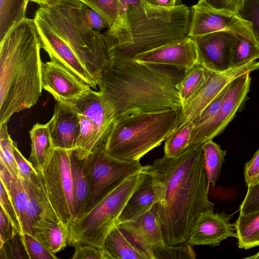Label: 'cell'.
I'll list each match as a JSON object with an SVG mask.
<instances>
[{"instance_id":"cell-18","label":"cell","mask_w":259,"mask_h":259,"mask_svg":"<svg viewBox=\"0 0 259 259\" xmlns=\"http://www.w3.org/2000/svg\"><path fill=\"white\" fill-rule=\"evenodd\" d=\"M72 105L78 112L87 116L97 124L103 147L117 118L112 105L102 93L92 89Z\"/></svg>"},{"instance_id":"cell-51","label":"cell","mask_w":259,"mask_h":259,"mask_svg":"<svg viewBox=\"0 0 259 259\" xmlns=\"http://www.w3.org/2000/svg\"><path fill=\"white\" fill-rule=\"evenodd\" d=\"M117 1L119 7L120 20L128 10L138 7L142 3V0H117Z\"/></svg>"},{"instance_id":"cell-3","label":"cell","mask_w":259,"mask_h":259,"mask_svg":"<svg viewBox=\"0 0 259 259\" xmlns=\"http://www.w3.org/2000/svg\"><path fill=\"white\" fill-rule=\"evenodd\" d=\"M39 34L25 17L0 41V126L36 104L42 90Z\"/></svg>"},{"instance_id":"cell-54","label":"cell","mask_w":259,"mask_h":259,"mask_svg":"<svg viewBox=\"0 0 259 259\" xmlns=\"http://www.w3.org/2000/svg\"><path fill=\"white\" fill-rule=\"evenodd\" d=\"M78 1L81 2H82L83 3L84 0H78Z\"/></svg>"},{"instance_id":"cell-19","label":"cell","mask_w":259,"mask_h":259,"mask_svg":"<svg viewBox=\"0 0 259 259\" xmlns=\"http://www.w3.org/2000/svg\"><path fill=\"white\" fill-rule=\"evenodd\" d=\"M55 148L74 149L80 124L73 105L56 101L53 115L48 122Z\"/></svg>"},{"instance_id":"cell-52","label":"cell","mask_w":259,"mask_h":259,"mask_svg":"<svg viewBox=\"0 0 259 259\" xmlns=\"http://www.w3.org/2000/svg\"><path fill=\"white\" fill-rule=\"evenodd\" d=\"M55 0H28V2H33L40 6L46 5Z\"/></svg>"},{"instance_id":"cell-8","label":"cell","mask_w":259,"mask_h":259,"mask_svg":"<svg viewBox=\"0 0 259 259\" xmlns=\"http://www.w3.org/2000/svg\"><path fill=\"white\" fill-rule=\"evenodd\" d=\"M74 149L55 148L40 174L50 202L67 229L74 219L71 157Z\"/></svg>"},{"instance_id":"cell-47","label":"cell","mask_w":259,"mask_h":259,"mask_svg":"<svg viewBox=\"0 0 259 259\" xmlns=\"http://www.w3.org/2000/svg\"><path fill=\"white\" fill-rule=\"evenodd\" d=\"M244 179L247 186L259 182V149L247 162L244 168Z\"/></svg>"},{"instance_id":"cell-2","label":"cell","mask_w":259,"mask_h":259,"mask_svg":"<svg viewBox=\"0 0 259 259\" xmlns=\"http://www.w3.org/2000/svg\"><path fill=\"white\" fill-rule=\"evenodd\" d=\"M185 71L175 67L132 60L104 70L99 91L117 117L167 109L182 111L178 84Z\"/></svg>"},{"instance_id":"cell-6","label":"cell","mask_w":259,"mask_h":259,"mask_svg":"<svg viewBox=\"0 0 259 259\" xmlns=\"http://www.w3.org/2000/svg\"><path fill=\"white\" fill-rule=\"evenodd\" d=\"M181 112L171 109L117 117L103 147L118 159L140 161L175 131Z\"/></svg>"},{"instance_id":"cell-53","label":"cell","mask_w":259,"mask_h":259,"mask_svg":"<svg viewBox=\"0 0 259 259\" xmlns=\"http://www.w3.org/2000/svg\"><path fill=\"white\" fill-rule=\"evenodd\" d=\"M245 258H250V259H259V251L255 254L250 256L248 257H246Z\"/></svg>"},{"instance_id":"cell-43","label":"cell","mask_w":259,"mask_h":259,"mask_svg":"<svg viewBox=\"0 0 259 259\" xmlns=\"http://www.w3.org/2000/svg\"><path fill=\"white\" fill-rule=\"evenodd\" d=\"M259 210V182L247 186V191L240 207V214H247Z\"/></svg>"},{"instance_id":"cell-27","label":"cell","mask_w":259,"mask_h":259,"mask_svg":"<svg viewBox=\"0 0 259 259\" xmlns=\"http://www.w3.org/2000/svg\"><path fill=\"white\" fill-rule=\"evenodd\" d=\"M34 237L54 254L68 244L67 230L60 223L39 220L34 224Z\"/></svg>"},{"instance_id":"cell-28","label":"cell","mask_w":259,"mask_h":259,"mask_svg":"<svg viewBox=\"0 0 259 259\" xmlns=\"http://www.w3.org/2000/svg\"><path fill=\"white\" fill-rule=\"evenodd\" d=\"M234 33L238 37V40L233 50L231 68L259 59V43L252 27Z\"/></svg>"},{"instance_id":"cell-5","label":"cell","mask_w":259,"mask_h":259,"mask_svg":"<svg viewBox=\"0 0 259 259\" xmlns=\"http://www.w3.org/2000/svg\"><path fill=\"white\" fill-rule=\"evenodd\" d=\"M83 4L78 0H55L39 6L34 17L69 46L99 84L108 65L105 37L86 22L82 13Z\"/></svg>"},{"instance_id":"cell-23","label":"cell","mask_w":259,"mask_h":259,"mask_svg":"<svg viewBox=\"0 0 259 259\" xmlns=\"http://www.w3.org/2000/svg\"><path fill=\"white\" fill-rule=\"evenodd\" d=\"M92 164V153L86 158L78 156L73 150L71 157V172L73 185L74 219L85 211L89 198Z\"/></svg>"},{"instance_id":"cell-31","label":"cell","mask_w":259,"mask_h":259,"mask_svg":"<svg viewBox=\"0 0 259 259\" xmlns=\"http://www.w3.org/2000/svg\"><path fill=\"white\" fill-rule=\"evenodd\" d=\"M28 0H0V41L25 17Z\"/></svg>"},{"instance_id":"cell-38","label":"cell","mask_w":259,"mask_h":259,"mask_svg":"<svg viewBox=\"0 0 259 259\" xmlns=\"http://www.w3.org/2000/svg\"><path fill=\"white\" fill-rule=\"evenodd\" d=\"M21 236L23 244L29 259H57L58 257L51 252L42 243L33 236L24 233Z\"/></svg>"},{"instance_id":"cell-4","label":"cell","mask_w":259,"mask_h":259,"mask_svg":"<svg viewBox=\"0 0 259 259\" xmlns=\"http://www.w3.org/2000/svg\"><path fill=\"white\" fill-rule=\"evenodd\" d=\"M190 14L191 10L183 4L161 8L142 2L104 34L108 66L132 61L142 54L186 39L189 37Z\"/></svg>"},{"instance_id":"cell-44","label":"cell","mask_w":259,"mask_h":259,"mask_svg":"<svg viewBox=\"0 0 259 259\" xmlns=\"http://www.w3.org/2000/svg\"><path fill=\"white\" fill-rule=\"evenodd\" d=\"M73 247L75 251L72 259H107L103 249L86 244H76Z\"/></svg>"},{"instance_id":"cell-55","label":"cell","mask_w":259,"mask_h":259,"mask_svg":"<svg viewBox=\"0 0 259 259\" xmlns=\"http://www.w3.org/2000/svg\"><path fill=\"white\" fill-rule=\"evenodd\" d=\"M259 43V42H258Z\"/></svg>"},{"instance_id":"cell-13","label":"cell","mask_w":259,"mask_h":259,"mask_svg":"<svg viewBox=\"0 0 259 259\" xmlns=\"http://www.w3.org/2000/svg\"><path fill=\"white\" fill-rule=\"evenodd\" d=\"M192 38L197 49L200 64L217 72L231 68L233 52L238 40L235 33L221 31Z\"/></svg>"},{"instance_id":"cell-29","label":"cell","mask_w":259,"mask_h":259,"mask_svg":"<svg viewBox=\"0 0 259 259\" xmlns=\"http://www.w3.org/2000/svg\"><path fill=\"white\" fill-rule=\"evenodd\" d=\"M78 114L80 130L74 151L78 157L84 158L94 149L103 145L97 124L83 114L79 112Z\"/></svg>"},{"instance_id":"cell-37","label":"cell","mask_w":259,"mask_h":259,"mask_svg":"<svg viewBox=\"0 0 259 259\" xmlns=\"http://www.w3.org/2000/svg\"><path fill=\"white\" fill-rule=\"evenodd\" d=\"M83 3L103 17L108 29L119 22L120 11L117 0H84Z\"/></svg>"},{"instance_id":"cell-16","label":"cell","mask_w":259,"mask_h":259,"mask_svg":"<svg viewBox=\"0 0 259 259\" xmlns=\"http://www.w3.org/2000/svg\"><path fill=\"white\" fill-rule=\"evenodd\" d=\"M231 215L224 212H202L191 230L187 243L192 246H215L229 237H237L235 224L230 222Z\"/></svg>"},{"instance_id":"cell-24","label":"cell","mask_w":259,"mask_h":259,"mask_svg":"<svg viewBox=\"0 0 259 259\" xmlns=\"http://www.w3.org/2000/svg\"><path fill=\"white\" fill-rule=\"evenodd\" d=\"M23 182L28 195V215L33 229L39 220L61 223L50 202L40 174L38 172L29 180Z\"/></svg>"},{"instance_id":"cell-48","label":"cell","mask_w":259,"mask_h":259,"mask_svg":"<svg viewBox=\"0 0 259 259\" xmlns=\"http://www.w3.org/2000/svg\"><path fill=\"white\" fill-rule=\"evenodd\" d=\"M83 17L88 25L93 29L100 31L108 25L103 17L97 12L83 4L82 7Z\"/></svg>"},{"instance_id":"cell-35","label":"cell","mask_w":259,"mask_h":259,"mask_svg":"<svg viewBox=\"0 0 259 259\" xmlns=\"http://www.w3.org/2000/svg\"><path fill=\"white\" fill-rule=\"evenodd\" d=\"M192 247L187 242L171 245L164 242L153 246L151 251L153 259H195L196 255Z\"/></svg>"},{"instance_id":"cell-14","label":"cell","mask_w":259,"mask_h":259,"mask_svg":"<svg viewBox=\"0 0 259 259\" xmlns=\"http://www.w3.org/2000/svg\"><path fill=\"white\" fill-rule=\"evenodd\" d=\"M41 48L49 55L50 60L59 64L80 80L96 89L98 82L82 65L78 57L63 40L48 26L33 18Z\"/></svg>"},{"instance_id":"cell-34","label":"cell","mask_w":259,"mask_h":259,"mask_svg":"<svg viewBox=\"0 0 259 259\" xmlns=\"http://www.w3.org/2000/svg\"><path fill=\"white\" fill-rule=\"evenodd\" d=\"M194 127L193 123L190 122L176 129L165 140L164 156L177 157L190 146V141Z\"/></svg>"},{"instance_id":"cell-17","label":"cell","mask_w":259,"mask_h":259,"mask_svg":"<svg viewBox=\"0 0 259 259\" xmlns=\"http://www.w3.org/2000/svg\"><path fill=\"white\" fill-rule=\"evenodd\" d=\"M133 60L169 66L185 72L199 64L197 49L191 37L142 54Z\"/></svg>"},{"instance_id":"cell-33","label":"cell","mask_w":259,"mask_h":259,"mask_svg":"<svg viewBox=\"0 0 259 259\" xmlns=\"http://www.w3.org/2000/svg\"><path fill=\"white\" fill-rule=\"evenodd\" d=\"M209 72L210 70L200 64L185 72L177 87L184 104L200 90L207 79Z\"/></svg>"},{"instance_id":"cell-22","label":"cell","mask_w":259,"mask_h":259,"mask_svg":"<svg viewBox=\"0 0 259 259\" xmlns=\"http://www.w3.org/2000/svg\"><path fill=\"white\" fill-rule=\"evenodd\" d=\"M126 203L118 219L119 223L135 220L149 210L158 202L153 180L148 171Z\"/></svg>"},{"instance_id":"cell-20","label":"cell","mask_w":259,"mask_h":259,"mask_svg":"<svg viewBox=\"0 0 259 259\" xmlns=\"http://www.w3.org/2000/svg\"><path fill=\"white\" fill-rule=\"evenodd\" d=\"M117 225L138 241L151 254L152 259L151 248L165 242L157 219V203L135 220Z\"/></svg>"},{"instance_id":"cell-49","label":"cell","mask_w":259,"mask_h":259,"mask_svg":"<svg viewBox=\"0 0 259 259\" xmlns=\"http://www.w3.org/2000/svg\"><path fill=\"white\" fill-rule=\"evenodd\" d=\"M18 233V232L12 225L4 211L1 209L0 247Z\"/></svg>"},{"instance_id":"cell-45","label":"cell","mask_w":259,"mask_h":259,"mask_svg":"<svg viewBox=\"0 0 259 259\" xmlns=\"http://www.w3.org/2000/svg\"><path fill=\"white\" fill-rule=\"evenodd\" d=\"M13 149L20 179L24 181H28L34 175L37 174L38 171L33 167L29 161L23 156L18 149L16 143L14 141Z\"/></svg>"},{"instance_id":"cell-50","label":"cell","mask_w":259,"mask_h":259,"mask_svg":"<svg viewBox=\"0 0 259 259\" xmlns=\"http://www.w3.org/2000/svg\"><path fill=\"white\" fill-rule=\"evenodd\" d=\"M142 2L151 7L161 8H172L181 5V0H142Z\"/></svg>"},{"instance_id":"cell-42","label":"cell","mask_w":259,"mask_h":259,"mask_svg":"<svg viewBox=\"0 0 259 259\" xmlns=\"http://www.w3.org/2000/svg\"><path fill=\"white\" fill-rule=\"evenodd\" d=\"M229 84L206 107L194 120L193 122L194 126H198L205 123L217 114L226 98Z\"/></svg>"},{"instance_id":"cell-12","label":"cell","mask_w":259,"mask_h":259,"mask_svg":"<svg viewBox=\"0 0 259 259\" xmlns=\"http://www.w3.org/2000/svg\"><path fill=\"white\" fill-rule=\"evenodd\" d=\"M190 10L188 36L191 38L221 31L237 32L252 26L238 13L197 3Z\"/></svg>"},{"instance_id":"cell-32","label":"cell","mask_w":259,"mask_h":259,"mask_svg":"<svg viewBox=\"0 0 259 259\" xmlns=\"http://www.w3.org/2000/svg\"><path fill=\"white\" fill-rule=\"evenodd\" d=\"M203 162L209 185L214 187L220 178L222 165L225 161L226 151L214 142L212 140L202 145Z\"/></svg>"},{"instance_id":"cell-21","label":"cell","mask_w":259,"mask_h":259,"mask_svg":"<svg viewBox=\"0 0 259 259\" xmlns=\"http://www.w3.org/2000/svg\"><path fill=\"white\" fill-rule=\"evenodd\" d=\"M103 249L107 259H152L151 254L118 225L106 237Z\"/></svg>"},{"instance_id":"cell-30","label":"cell","mask_w":259,"mask_h":259,"mask_svg":"<svg viewBox=\"0 0 259 259\" xmlns=\"http://www.w3.org/2000/svg\"><path fill=\"white\" fill-rule=\"evenodd\" d=\"M234 224L239 248L249 249L259 246V210L240 214Z\"/></svg>"},{"instance_id":"cell-9","label":"cell","mask_w":259,"mask_h":259,"mask_svg":"<svg viewBox=\"0 0 259 259\" xmlns=\"http://www.w3.org/2000/svg\"><path fill=\"white\" fill-rule=\"evenodd\" d=\"M90 189L85 211L132 176L143 171L140 161H126L108 154L103 147L92 152Z\"/></svg>"},{"instance_id":"cell-26","label":"cell","mask_w":259,"mask_h":259,"mask_svg":"<svg viewBox=\"0 0 259 259\" xmlns=\"http://www.w3.org/2000/svg\"><path fill=\"white\" fill-rule=\"evenodd\" d=\"M31 152L29 162L38 172L45 166L55 149L48 123L34 124L29 132Z\"/></svg>"},{"instance_id":"cell-15","label":"cell","mask_w":259,"mask_h":259,"mask_svg":"<svg viewBox=\"0 0 259 259\" xmlns=\"http://www.w3.org/2000/svg\"><path fill=\"white\" fill-rule=\"evenodd\" d=\"M42 88L57 102L72 105L91 87L68 70L51 61L42 62Z\"/></svg>"},{"instance_id":"cell-11","label":"cell","mask_w":259,"mask_h":259,"mask_svg":"<svg viewBox=\"0 0 259 259\" xmlns=\"http://www.w3.org/2000/svg\"><path fill=\"white\" fill-rule=\"evenodd\" d=\"M258 68L259 61L255 60L223 72L210 71L204 84L184 104L176 129L188 122H193L206 107L234 79Z\"/></svg>"},{"instance_id":"cell-39","label":"cell","mask_w":259,"mask_h":259,"mask_svg":"<svg viewBox=\"0 0 259 259\" xmlns=\"http://www.w3.org/2000/svg\"><path fill=\"white\" fill-rule=\"evenodd\" d=\"M238 14L251 24L253 33L259 42V0H245Z\"/></svg>"},{"instance_id":"cell-1","label":"cell","mask_w":259,"mask_h":259,"mask_svg":"<svg viewBox=\"0 0 259 259\" xmlns=\"http://www.w3.org/2000/svg\"><path fill=\"white\" fill-rule=\"evenodd\" d=\"M202 145L190 146L175 157L164 155L148 165L158 197L157 221L164 241L171 245L186 243L200 214L214 209L208 199Z\"/></svg>"},{"instance_id":"cell-7","label":"cell","mask_w":259,"mask_h":259,"mask_svg":"<svg viewBox=\"0 0 259 259\" xmlns=\"http://www.w3.org/2000/svg\"><path fill=\"white\" fill-rule=\"evenodd\" d=\"M145 170L129 177L94 207L74 220L67 228L68 243L86 244L103 249L106 237L118 224L128 199L144 179Z\"/></svg>"},{"instance_id":"cell-41","label":"cell","mask_w":259,"mask_h":259,"mask_svg":"<svg viewBox=\"0 0 259 259\" xmlns=\"http://www.w3.org/2000/svg\"><path fill=\"white\" fill-rule=\"evenodd\" d=\"M0 204L1 209L4 211L12 225L18 233L21 235L24 234L16 209L5 186L1 182Z\"/></svg>"},{"instance_id":"cell-40","label":"cell","mask_w":259,"mask_h":259,"mask_svg":"<svg viewBox=\"0 0 259 259\" xmlns=\"http://www.w3.org/2000/svg\"><path fill=\"white\" fill-rule=\"evenodd\" d=\"M0 248L1 259L28 258L19 233L4 243Z\"/></svg>"},{"instance_id":"cell-36","label":"cell","mask_w":259,"mask_h":259,"mask_svg":"<svg viewBox=\"0 0 259 259\" xmlns=\"http://www.w3.org/2000/svg\"><path fill=\"white\" fill-rule=\"evenodd\" d=\"M13 142L8 133L7 124L0 126L1 163L13 176L20 178L14 155Z\"/></svg>"},{"instance_id":"cell-25","label":"cell","mask_w":259,"mask_h":259,"mask_svg":"<svg viewBox=\"0 0 259 259\" xmlns=\"http://www.w3.org/2000/svg\"><path fill=\"white\" fill-rule=\"evenodd\" d=\"M0 179L14 204L24 233L34 236L28 215L29 198L25 184L20 178L13 176L1 163Z\"/></svg>"},{"instance_id":"cell-10","label":"cell","mask_w":259,"mask_h":259,"mask_svg":"<svg viewBox=\"0 0 259 259\" xmlns=\"http://www.w3.org/2000/svg\"><path fill=\"white\" fill-rule=\"evenodd\" d=\"M250 73H246L229 84L227 95L217 114L205 123L194 126L190 146L202 145L220 135L246 100L251 83Z\"/></svg>"},{"instance_id":"cell-46","label":"cell","mask_w":259,"mask_h":259,"mask_svg":"<svg viewBox=\"0 0 259 259\" xmlns=\"http://www.w3.org/2000/svg\"><path fill=\"white\" fill-rule=\"evenodd\" d=\"M245 0H199L197 4L213 9L238 13Z\"/></svg>"}]
</instances>
